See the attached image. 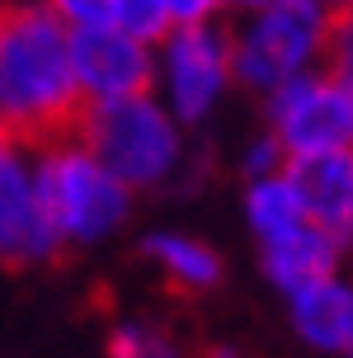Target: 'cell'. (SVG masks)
Segmentation results:
<instances>
[{
    "mask_svg": "<svg viewBox=\"0 0 353 358\" xmlns=\"http://www.w3.org/2000/svg\"><path fill=\"white\" fill-rule=\"evenodd\" d=\"M71 76V29H62L43 0L0 5V127L15 142H48L71 132L80 113Z\"/></svg>",
    "mask_w": 353,
    "mask_h": 358,
    "instance_id": "1",
    "label": "cell"
},
{
    "mask_svg": "<svg viewBox=\"0 0 353 358\" xmlns=\"http://www.w3.org/2000/svg\"><path fill=\"white\" fill-rule=\"evenodd\" d=\"M29 161H34L38 203H43L48 227L62 241V250L66 245H80V250L104 245L108 236L123 231L137 194L108 165H99V156L75 132H57L48 142H38V151H29Z\"/></svg>",
    "mask_w": 353,
    "mask_h": 358,
    "instance_id": "2",
    "label": "cell"
},
{
    "mask_svg": "<svg viewBox=\"0 0 353 358\" xmlns=\"http://www.w3.org/2000/svg\"><path fill=\"white\" fill-rule=\"evenodd\" d=\"M71 132L99 156V165H108L123 179L132 194L165 189L189 165V127L179 123L151 90L80 104Z\"/></svg>",
    "mask_w": 353,
    "mask_h": 358,
    "instance_id": "3",
    "label": "cell"
},
{
    "mask_svg": "<svg viewBox=\"0 0 353 358\" xmlns=\"http://www.w3.org/2000/svg\"><path fill=\"white\" fill-rule=\"evenodd\" d=\"M344 15L325 10L320 0H268L226 29L231 43V80L254 99L273 94L292 76L325 66Z\"/></svg>",
    "mask_w": 353,
    "mask_h": 358,
    "instance_id": "4",
    "label": "cell"
},
{
    "mask_svg": "<svg viewBox=\"0 0 353 358\" xmlns=\"http://www.w3.org/2000/svg\"><path fill=\"white\" fill-rule=\"evenodd\" d=\"M236 90L226 24L165 29L151 43V94L184 127H203Z\"/></svg>",
    "mask_w": 353,
    "mask_h": 358,
    "instance_id": "5",
    "label": "cell"
},
{
    "mask_svg": "<svg viewBox=\"0 0 353 358\" xmlns=\"http://www.w3.org/2000/svg\"><path fill=\"white\" fill-rule=\"evenodd\" d=\"M264 132L287 161L320 151H353V80L335 66L292 76L264 94Z\"/></svg>",
    "mask_w": 353,
    "mask_h": 358,
    "instance_id": "6",
    "label": "cell"
},
{
    "mask_svg": "<svg viewBox=\"0 0 353 358\" xmlns=\"http://www.w3.org/2000/svg\"><path fill=\"white\" fill-rule=\"evenodd\" d=\"M71 76L85 104L141 94L151 90V43L123 34L118 24L71 29Z\"/></svg>",
    "mask_w": 353,
    "mask_h": 358,
    "instance_id": "7",
    "label": "cell"
},
{
    "mask_svg": "<svg viewBox=\"0 0 353 358\" xmlns=\"http://www.w3.org/2000/svg\"><path fill=\"white\" fill-rule=\"evenodd\" d=\"M62 255V241L48 227L38 203L34 161L24 142H0V264H48Z\"/></svg>",
    "mask_w": 353,
    "mask_h": 358,
    "instance_id": "8",
    "label": "cell"
},
{
    "mask_svg": "<svg viewBox=\"0 0 353 358\" xmlns=\"http://www.w3.org/2000/svg\"><path fill=\"white\" fill-rule=\"evenodd\" d=\"M344 245H349V241H339L335 231H325L316 222H297V227L259 241V264H264V278L287 297V292L316 283V278L339 273Z\"/></svg>",
    "mask_w": 353,
    "mask_h": 358,
    "instance_id": "9",
    "label": "cell"
},
{
    "mask_svg": "<svg viewBox=\"0 0 353 358\" xmlns=\"http://www.w3.org/2000/svg\"><path fill=\"white\" fill-rule=\"evenodd\" d=\"M287 179L301 198V213L316 227L349 241L353 231V151H320L287 161Z\"/></svg>",
    "mask_w": 353,
    "mask_h": 358,
    "instance_id": "10",
    "label": "cell"
},
{
    "mask_svg": "<svg viewBox=\"0 0 353 358\" xmlns=\"http://www.w3.org/2000/svg\"><path fill=\"white\" fill-rule=\"evenodd\" d=\"M287 311H292V330L306 349L330 358L353 349V287L339 273L287 292Z\"/></svg>",
    "mask_w": 353,
    "mask_h": 358,
    "instance_id": "11",
    "label": "cell"
},
{
    "mask_svg": "<svg viewBox=\"0 0 353 358\" xmlns=\"http://www.w3.org/2000/svg\"><path fill=\"white\" fill-rule=\"evenodd\" d=\"M146 259L165 273V283H175L179 292H212L222 283V255L212 250L203 236L189 231H151L141 241Z\"/></svg>",
    "mask_w": 353,
    "mask_h": 358,
    "instance_id": "12",
    "label": "cell"
},
{
    "mask_svg": "<svg viewBox=\"0 0 353 358\" xmlns=\"http://www.w3.org/2000/svg\"><path fill=\"white\" fill-rule=\"evenodd\" d=\"M297 222H311L301 213V198L287 179V165L278 175H264V179H245V227L254 241H268V236L287 231Z\"/></svg>",
    "mask_w": 353,
    "mask_h": 358,
    "instance_id": "13",
    "label": "cell"
},
{
    "mask_svg": "<svg viewBox=\"0 0 353 358\" xmlns=\"http://www.w3.org/2000/svg\"><path fill=\"white\" fill-rule=\"evenodd\" d=\"M108 358H184L179 340L146 316H127L108 330Z\"/></svg>",
    "mask_w": 353,
    "mask_h": 358,
    "instance_id": "14",
    "label": "cell"
},
{
    "mask_svg": "<svg viewBox=\"0 0 353 358\" xmlns=\"http://www.w3.org/2000/svg\"><path fill=\"white\" fill-rule=\"evenodd\" d=\"M108 24H118L123 34L141 38V43H156V38L170 29V19H165V10H160V0H113Z\"/></svg>",
    "mask_w": 353,
    "mask_h": 358,
    "instance_id": "15",
    "label": "cell"
},
{
    "mask_svg": "<svg viewBox=\"0 0 353 358\" xmlns=\"http://www.w3.org/2000/svg\"><path fill=\"white\" fill-rule=\"evenodd\" d=\"M43 10L62 29H94V24H108L113 0H43Z\"/></svg>",
    "mask_w": 353,
    "mask_h": 358,
    "instance_id": "16",
    "label": "cell"
},
{
    "mask_svg": "<svg viewBox=\"0 0 353 358\" xmlns=\"http://www.w3.org/2000/svg\"><path fill=\"white\" fill-rule=\"evenodd\" d=\"M282 165H287V156H282V146L268 137V132H254L245 142V151H240V170H245V179H264V175H278Z\"/></svg>",
    "mask_w": 353,
    "mask_h": 358,
    "instance_id": "17",
    "label": "cell"
},
{
    "mask_svg": "<svg viewBox=\"0 0 353 358\" xmlns=\"http://www.w3.org/2000/svg\"><path fill=\"white\" fill-rule=\"evenodd\" d=\"M170 29H194V24H222L226 0H160Z\"/></svg>",
    "mask_w": 353,
    "mask_h": 358,
    "instance_id": "18",
    "label": "cell"
},
{
    "mask_svg": "<svg viewBox=\"0 0 353 358\" xmlns=\"http://www.w3.org/2000/svg\"><path fill=\"white\" fill-rule=\"evenodd\" d=\"M259 5H268V0H226V15H250Z\"/></svg>",
    "mask_w": 353,
    "mask_h": 358,
    "instance_id": "19",
    "label": "cell"
},
{
    "mask_svg": "<svg viewBox=\"0 0 353 358\" xmlns=\"http://www.w3.org/2000/svg\"><path fill=\"white\" fill-rule=\"evenodd\" d=\"M325 10H335V15H349V0H320Z\"/></svg>",
    "mask_w": 353,
    "mask_h": 358,
    "instance_id": "20",
    "label": "cell"
},
{
    "mask_svg": "<svg viewBox=\"0 0 353 358\" xmlns=\"http://www.w3.org/2000/svg\"><path fill=\"white\" fill-rule=\"evenodd\" d=\"M212 358H245V354H236V349H217Z\"/></svg>",
    "mask_w": 353,
    "mask_h": 358,
    "instance_id": "21",
    "label": "cell"
},
{
    "mask_svg": "<svg viewBox=\"0 0 353 358\" xmlns=\"http://www.w3.org/2000/svg\"><path fill=\"white\" fill-rule=\"evenodd\" d=\"M0 142H10V132H5V127H0Z\"/></svg>",
    "mask_w": 353,
    "mask_h": 358,
    "instance_id": "22",
    "label": "cell"
},
{
    "mask_svg": "<svg viewBox=\"0 0 353 358\" xmlns=\"http://www.w3.org/2000/svg\"><path fill=\"white\" fill-rule=\"evenodd\" d=\"M0 5H5V0H0Z\"/></svg>",
    "mask_w": 353,
    "mask_h": 358,
    "instance_id": "23",
    "label": "cell"
}]
</instances>
